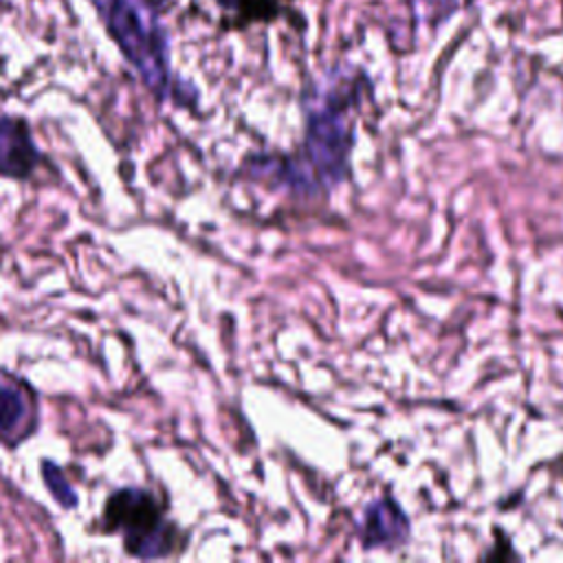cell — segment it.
<instances>
[{
	"instance_id": "4",
	"label": "cell",
	"mask_w": 563,
	"mask_h": 563,
	"mask_svg": "<svg viewBox=\"0 0 563 563\" xmlns=\"http://www.w3.org/2000/svg\"><path fill=\"white\" fill-rule=\"evenodd\" d=\"M40 150L22 119H0V176L29 178L40 165Z\"/></svg>"
},
{
	"instance_id": "7",
	"label": "cell",
	"mask_w": 563,
	"mask_h": 563,
	"mask_svg": "<svg viewBox=\"0 0 563 563\" xmlns=\"http://www.w3.org/2000/svg\"><path fill=\"white\" fill-rule=\"evenodd\" d=\"M42 479L59 506H64V508L77 506V493L73 490L64 471L55 462H51V460L42 462Z\"/></svg>"
},
{
	"instance_id": "1",
	"label": "cell",
	"mask_w": 563,
	"mask_h": 563,
	"mask_svg": "<svg viewBox=\"0 0 563 563\" xmlns=\"http://www.w3.org/2000/svg\"><path fill=\"white\" fill-rule=\"evenodd\" d=\"M125 59L158 97L169 92L167 37L152 0H88Z\"/></svg>"
},
{
	"instance_id": "2",
	"label": "cell",
	"mask_w": 563,
	"mask_h": 563,
	"mask_svg": "<svg viewBox=\"0 0 563 563\" xmlns=\"http://www.w3.org/2000/svg\"><path fill=\"white\" fill-rule=\"evenodd\" d=\"M103 521L123 534V548L136 559H161L172 552V526L145 488L125 486L106 499Z\"/></svg>"
},
{
	"instance_id": "3",
	"label": "cell",
	"mask_w": 563,
	"mask_h": 563,
	"mask_svg": "<svg viewBox=\"0 0 563 563\" xmlns=\"http://www.w3.org/2000/svg\"><path fill=\"white\" fill-rule=\"evenodd\" d=\"M352 145L350 128L336 108H323L310 114L306 128V152L319 180L334 185L347 172V152Z\"/></svg>"
},
{
	"instance_id": "5",
	"label": "cell",
	"mask_w": 563,
	"mask_h": 563,
	"mask_svg": "<svg viewBox=\"0 0 563 563\" xmlns=\"http://www.w3.org/2000/svg\"><path fill=\"white\" fill-rule=\"evenodd\" d=\"M407 532L409 519L394 499L385 497L367 506L361 528V537L367 548L398 545L400 541L407 539Z\"/></svg>"
},
{
	"instance_id": "6",
	"label": "cell",
	"mask_w": 563,
	"mask_h": 563,
	"mask_svg": "<svg viewBox=\"0 0 563 563\" xmlns=\"http://www.w3.org/2000/svg\"><path fill=\"white\" fill-rule=\"evenodd\" d=\"M26 398L18 387H0V440L18 435L26 424Z\"/></svg>"
}]
</instances>
